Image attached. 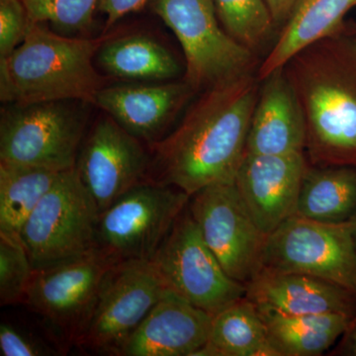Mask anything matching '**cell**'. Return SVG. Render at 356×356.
I'll use <instances>...</instances> for the list:
<instances>
[{
    "instance_id": "6da1fadb",
    "label": "cell",
    "mask_w": 356,
    "mask_h": 356,
    "mask_svg": "<svg viewBox=\"0 0 356 356\" xmlns=\"http://www.w3.org/2000/svg\"><path fill=\"white\" fill-rule=\"evenodd\" d=\"M259 84L250 72L206 89L177 129L152 145L149 180L189 196L208 185L235 180L247 151Z\"/></svg>"
},
{
    "instance_id": "7a4b0ae2",
    "label": "cell",
    "mask_w": 356,
    "mask_h": 356,
    "mask_svg": "<svg viewBox=\"0 0 356 356\" xmlns=\"http://www.w3.org/2000/svg\"><path fill=\"white\" fill-rule=\"evenodd\" d=\"M283 70L305 119L309 165L356 168V25L344 21Z\"/></svg>"
},
{
    "instance_id": "3957f363",
    "label": "cell",
    "mask_w": 356,
    "mask_h": 356,
    "mask_svg": "<svg viewBox=\"0 0 356 356\" xmlns=\"http://www.w3.org/2000/svg\"><path fill=\"white\" fill-rule=\"evenodd\" d=\"M103 39L65 36L30 22L22 42L0 58V99L9 104L79 102L95 104L104 86L93 65Z\"/></svg>"
},
{
    "instance_id": "277c9868",
    "label": "cell",
    "mask_w": 356,
    "mask_h": 356,
    "mask_svg": "<svg viewBox=\"0 0 356 356\" xmlns=\"http://www.w3.org/2000/svg\"><path fill=\"white\" fill-rule=\"evenodd\" d=\"M191 197L170 185L142 182L100 213L96 250L113 264L149 261Z\"/></svg>"
},
{
    "instance_id": "5b68a950",
    "label": "cell",
    "mask_w": 356,
    "mask_h": 356,
    "mask_svg": "<svg viewBox=\"0 0 356 356\" xmlns=\"http://www.w3.org/2000/svg\"><path fill=\"white\" fill-rule=\"evenodd\" d=\"M99 215L76 168L60 172L20 233L35 269L76 259L95 250Z\"/></svg>"
},
{
    "instance_id": "8992f818",
    "label": "cell",
    "mask_w": 356,
    "mask_h": 356,
    "mask_svg": "<svg viewBox=\"0 0 356 356\" xmlns=\"http://www.w3.org/2000/svg\"><path fill=\"white\" fill-rule=\"evenodd\" d=\"M154 11L181 44L194 91L252 72L254 51L225 31L213 0H154Z\"/></svg>"
},
{
    "instance_id": "52a82bcc",
    "label": "cell",
    "mask_w": 356,
    "mask_h": 356,
    "mask_svg": "<svg viewBox=\"0 0 356 356\" xmlns=\"http://www.w3.org/2000/svg\"><path fill=\"white\" fill-rule=\"evenodd\" d=\"M74 102L11 104L0 122V161L57 172L76 168L86 117Z\"/></svg>"
},
{
    "instance_id": "ba28073f",
    "label": "cell",
    "mask_w": 356,
    "mask_h": 356,
    "mask_svg": "<svg viewBox=\"0 0 356 356\" xmlns=\"http://www.w3.org/2000/svg\"><path fill=\"white\" fill-rule=\"evenodd\" d=\"M259 269L306 274L356 294V243L351 222L290 217L266 236Z\"/></svg>"
},
{
    "instance_id": "9c48e42d",
    "label": "cell",
    "mask_w": 356,
    "mask_h": 356,
    "mask_svg": "<svg viewBox=\"0 0 356 356\" xmlns=\"http://www.w3.org/2000/svg\"><path fill=\"white\" fill-rule=\"evenodd\" d=\"M168 291L151 259L113 264L74 346L95 355L118 356L129 337Z\"/></svg>"
},
{
    "instance_id": "30bf717a",
    "label": "cell",
    "mask_w": 356,
    "mask_h": 356,
    "mask_svg": "<svg viewBox=\"0 0 356 356\" xmlns=\"http://www.w3.org/2000/svg\"><path fill=\"white\" fill-rule=\"evenodd\" d=\"M112 266L95 248L76 259L35 269L23 305L42 318L62 350L74 346L83 332Z\"/></svg>"
},
{
    "instance_id": "8fae6325",
    "label": "cell",
    "mask_w": 356,
    "mask_h": 356,
    "mask_svg": "<svg viewBox=\"0 0 356 356\" xmlns=\"http://www.w3.org/2000/svg\"><path fill=\"white\" fill-rule=\"evenodd\" d=\"M170 291L214 316L245 296L206 245L188 210L181 213L151 259Z\"/></svg>"
},
{
    "instance_id": "7c38bea8",
    "label": "cell",
    "mask_w": 356,
    "mask_h": 356,
    "mask_svg": "<svg viewBox=\"0 0 356 356\" xmlns=\"http://www.w3.org/2000/svg\"><path fill=\"white\" fill-rule=\"evenodd\" d=\"M188 210L226 273L247 285L259 269L267 235L243 203L235 180L208 185L196 192Z\"/></svg>"
},
{
    "instance_id": "4fadbf2b",
    "label": "cell",
    "mask_w": 356,
    "mask_h": 356,
    "mask_svg": "<svg viewBox=\"0 0 356 356\" xmlns=\"http://www.w3.org/2000/svg\"><path fill=\"white\" fill-rule=\"evenodd\" d=\"M151 161L142 140L107 116L95 124L83 142L76 170L102 213L134 187L149 180Z\"/></svg>"
},
{
    "instance_id": "5bb4252c",
    "label": "cell",
    "mask_w": 356,
    "mask_h": 356,
    "mask_svg": "<svg viewBox=\"0 0 356 356\" xmlns=\"http://www.w3.org/2000/svg\"><path fill=\"white\" fill-rule=\"evenodd\" d=\"M308 166L305 153H245L235 184L243 203L266 235L296 214L300 189Z\"/></svg>"
},
{
    "instance_id": "9a60e30c",
    "label": "cell",
    "mask_w": 356,
    "mask_h": 356,
    "mask_svg": "<svg viewBox=\"0 0 356 356\" xmlns=\"http://www.w3.org/2000/svg\"><path fill=\"white\" fill-rule=\"evenodd\" d=\"M194 89L184 83H131L103 86L95 104L142 142L154 145Z\"/></svg>"
},
{
    "instance_id": "2e32d148",
    "label": "cell",
    "mask_w": 356,
    "mask_h": 356,
    "mask_svg": "<svg viewBox=\"0 0 356 356\" xmlns=\"http://www.w3.org/2000/svg\"><path fill=\"white\" fill-rule=\"evenodd\" d=\"M213 316L168 291L122 346L118 356H196Z\"/></svg>"
},
{
    "instance_id": "e0dca14e",
    "label": "cell",
    "mask_w": 356,
    "mask_h": 356,
    "mask_svg": "<svg viewBox=\"0 0 356 356\" xmlns=\"http://www.w3.org/2000/svg\"><path fill=\"white\" fill-rule=\"evenodd\" d=\"M245 287V297L261 311L294 316L356 314L355 293L306 274L259 269Z\"/></svg>"
},
{
    "instance_id": "ac0fdd59",
    "label": "cell",
    "mask_w": 356,
    "mask_h": 356,
    "mask_svg": "<svg viewBox=\"0 0 356 356\" xmlns=\"http://www.w3.org/2000/svg\"><path fill=\"white\" fill-rule=\"evenodd\" d=\"M261 83L250 120L245 153H305V119L284 70H276Z\"/></svg>"
},
{
    "instance_id": "d6986e66",
    "label": "cell",
    "mask_w": 356,
    "mask_h": 356,
    "mask_svg": "<svg viewBox=\"0 0 356 356\" xmlns=\"http://www.w3.org/2000/svg\"><path fill=\"white\" fill-rule=\"evenodd\" d=\"M353 7H356V0H300L259 65V81L284 67L302 49L337 29Z\"/></svg>"
},
{
    "instance_id": "ffe728a7",
    "label": "cell",
    "mask_w": 356,
    "mask_h": 356,
    "mask_svg": "<svg viewBox=\"0 0 356 356\" xmlns=\"http://www.w3.org/2000/svg\"><path fill=\"white\" fill-rule=\"evenodd\" d=\"M259 312L274 356L322 355L341 339L353 318L339 313L294 316Z\"/></svg>"
},
{
    "instance_id": "44dd1931",
    "label": "cell",
    "mask_w": 356,
    "mask_h": 356,
    "mask_svg": "<svg viewBox=\"0 0 356 356\" xmlns=\"http://www.w3.org/2000/svg\"><path fill=\"white\" fill-rule=\"evenodd\" d=\"M96 58L109 76L128 81H170L177 79L181 70L165 46L146 35H128L103 42Z\"/></svg>"
},
{
    "instance_id": "7402d4cb",
    "label": "cell",
    "mask_w": 356,
    "mask_h": 356,
    "mask_svg": "<svg viewBox=\"0 0 356 356\" xmlns=\"http://www.w3.org/2000/svg\"><path fill=\"white\" fill-rule=\"evenodd\" d=\"M355 214L356 168L308 163L295 215L318 222H343Z\"/></svg>"
},
{
    "instance_id": "603a6c76",
    "label": "cell",
    "mask_w": 356,
    "mask_h": 356,
    "mask_svg": "<svg viewBox=\"0 0 356 356\" xmlns=\"http://www.w3.org/2000/svg\"><path fill=\"white\" fill-rule=\"evenodd\" d=\"M196 356H274L259 308L245 296L213 316L207 343Z\"/></svg>"
},
{
    "instance_id": "cb8c5ba5",
    "label": "cell",
    "mask_w": 356,
    "mask_h": 356,
    "mask_svg": "<svg viewBox=\"0 0 356 356\" xmlns=\"http://www.w3.org/2000/svg\"><path fill=\"white\" fill-rule=\"evenodd\" d=\"M60 172L0 161V235L19 238L23 226Z\"/></svg>"
},
{
    "instance_id": "d4e9b609",
    "label": "cell",
    "mask_w": 356,
    "mask_h": 356,
    "mask_svg": "<svg viewBox=\"0 0 356 356\" xmlns=\"http://www.w3.org/2000/svg\"><path fill=\"white\" fill-rule=\"evenodd\" d=\"M225 31L254 51L268 40L275 24L266 0H213Z\"/></svg>"
},
{
    "instance_id": "484cf974",
    "label": "cell",
    "mask_w": 356,
    "mask_h": 356,
    "mask_svg": "<svg viewBox=\"0 0 356 356\" xmlns=\"http://www.w3.org/2000/svg\"><path fill=\"white\" fill-rule=\"evenodd\" d=\"M30 22L46 23L65 36L86 32L100 0H22Z\"/></svg>"
},
{
    "instance_id": "4316f807",
    "label": "cell",
    "mask_w": 356,
    "mask_h": 356,
    "mask_svg": "<svg viewBox=\"0 0 356 356\" xmlns=\"http://www.w3.org/2000/svg\"><path fill=\"white\" fill-rule=\"evenodd\" d=\"M34 273L20 238L0 235V305H23Z\"/></svg>"
},
{
    "instance_id": "83f0119b",
    "label": "cell",
    "mask_w": 356,
    "mask_h": 356,
    "mask_svg": "<svg viewBox=\"0 0 356 356\" xmlns=\"http://www.w3.org/2000/svg\"><path fill=\"white\" fill-rule=\"evenodd\" d=\"M53 343V341H51ZM47 343L22 325L2 321L0 325V355L2 356H44L58 355L57 343Z\"/></svg>"
},
{
    "instance_id": "f1b7e54d",
    "label": "cell",
    "mask_w": 356,
    "mask_h": 356,
    "mask_svg": "<svg viewBox=\"0 0 356 356\" xmlns=\"http://www.w3.org/2000/svg\"><path fill=\"white\" fill-rule=\"evenodd\" d=\"M30 19L22 0H0V58H6L23 41Z\"/></svg>"
},
{
    "instance_id": "f546056e",
    "label": "cell",
    "mask_w": 356,
    "mask_h": 356,
    "mask_svg": "<svg viewBox=\"0 0 356 356\" xmlns=\"http://www.w3.org/2000/svg\"><path fill=\"white\" fill-rule=\"evenodd\" d=\"M149 0H100L99 10L106 17L105 29L108 30L122 17L140 10Z\"/></svg>"
},
{
    "instance_id": "4dcf8cb0",
    "label": "cell",
    "mask_w": 356,
    "mask_h": 356,
    "mask_svg": "<svg viewBox=\"0 0 356 356\" xmlns=\"http://www.w3.org/2000/svg\"><path fill=\"white\" fill-rule=\"evenodd\" d=\"M275 27L284 25L300 0H266Z\"/></svg>"
},
{
    "instance_id": "1f68e13d",
    "label": "cell",
    "mask_w": 356,
    "mask_h": 356,
    "mask_svg": "<svg viewBox=\"0 0 356 356\" xmlns=\"http://www.w3.org/2000/svg\"><path fill=\"white\" fill-rule=\"evenodd\" d=\"M334 353V355L356 356V314Z\"/></svg>"
},
{
    "instance_id": "d6a6232c",
    "label": "cell",
    "mask_w": 356,
    "mask_h": 356,
    "mask_svg": "<svg viewBox=\"0 0 356 356\" xmlns=\"http://www.w3.org/2000/svg\"><path fill=\"white\" fill-rule=\"evenodd\" d=\"M351 226H353V236H355L356 243V214L353 216V219L350 220Z\"/></svg>"
}]
</instances>
